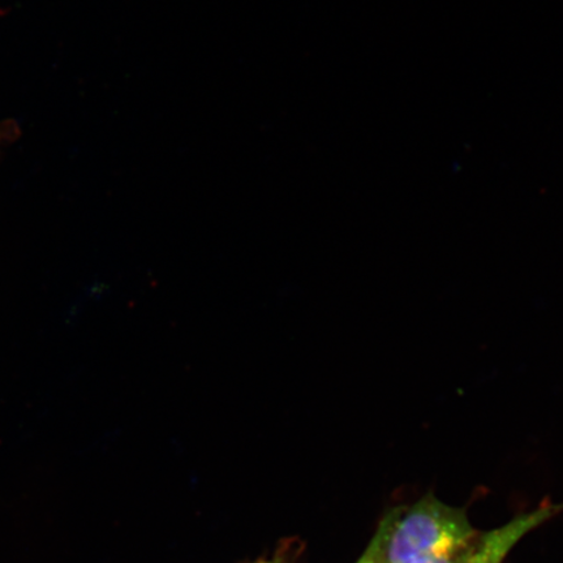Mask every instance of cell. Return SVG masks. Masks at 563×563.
Here are the masks:
<instances>
[{
    "label": "cell",
    "instance_id": "6da1fadb",
    "mask_svg": "<svg viewBox=\"0 0 563 563\" xmlns=\"http://www.w3.org/2000/svg\"><path fill=\"white\" fill-rule=\"evenodd\" d=\"M475 533L466 510L428 493L417 503L387 511L369 544L383 563H417L449 551Z\"/></svg>",
    "mask_w": 563,
    "mask_h": 563
},
{
    "label": "cell",
    "instance_id": "7a4b0ae2",
    "mask_svg": "<svg viewBox=\"0 0 563 563\" xmlns=\"http://www.w3.org/2000/svg\"><path fill=\"white\" fill-rule=\"evenodd\" d=\"M563 510V504H544L539 509L522 514L511 522L492 531H476L463 543L449 551L433 555L417 563H503L511 549L522 540L528 532L558 516Z\"/></svg>",
    "mask_w": 563,
    "mask_h": 563
},
{
    "label": "cell",
    "instance_id": "3957f363",
    "mask_svg": "<svg viewBox=\"0 0 563 563\" xmlns=\"http://www.w3.org/2000/svg\"><path fill=\"white\" fill-rule=\"evenodd\" d=\"M19 135L18 124L7 121L0 124V145L9 143L10 140Z\"/></svg>",
    "mask_w": 563,
    "mask_h": 563
},
{
    "label": "cell",
    "instance_id": "277c9868",
    "mask_svg": "<svg viewBox=\"0 0 563 563\" xmlns=\"http://www.w3.org/2000/svg\"><path fill=\"white\" fill-rule=\"evenodd\" d=\"M355 563H383L382 560H379L378 554L375 551V548H373L371 544L367 549H365V552L363 553L362 558L358 559Z\"/></svg>",
    "mask_w": 563,
    "mask_h": 563
},
{
    "label": "cell",
    "instance_id": "5b68a950",
    "mask_svg": "<svg viewBox=\"0 0 563 563\" xmlns=\"http://www.w3.org/2000/svg\"><path fill=\"white\" fill-rule=\"evenodd\" d=\"M256 563H286V562L282 559L276 558V559H271V560H260Z\"/></svg>",
    "mask_w": 563,
    "mask_h": 563
},
{
    "label": "cell",
    "instance_id": "8992f818",
    "mask_svg": "<svg viewBox=\"0 0 563 563\" xmlns=\"http://www.w3.org/2000/svg\"><path fill=\"white\" fill-rule=\"evenodd\" d=\"M493 563H498V562H493Z\"/></svg>",
    "mask_w": 563,
    "mask_h": 563
}]
</instances>
